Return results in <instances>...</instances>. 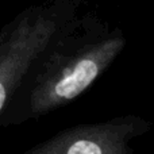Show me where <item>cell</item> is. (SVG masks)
Wrapping results in <instances>:
<instances>
[{
    "label": "cell",
    "instance_id": "7a4b0ae2",
    "mask_svg": "<svg viewBox=\"0 0 154 154\" xmlns=\"http://www.w3.org/2000/svg\"><path fill=\"white\" fill-rule=\"evenodd\" d=\"M81 0H51L19 11L0 29V122L29 70L81 12Z\"/></svg>",
    "mask_w": 154,
    "mask_h": 154
},
{
    "label": "cell",
    "instance_id": "6da1fadb",
    "mask_svg": "<svg viewBox=\"0 0 154 154\" xmlns=\"http://www.w3.org/2000/svg\"><path fill=\"white\" fill-rule=\"evenodd\" d=\"M127 45L123 30L93 12L79 15L54 38L29 70L0 122V128L37 120L76 100Z\"/></svg>",
    "mask_w": 154,
    "mask_h": 154
},
{
    "label": "cell",
    "instance_id": "3957f363",
    "mask_svg": "<svg viewBox=\"0 0 154 154\" xmlns=\"http://www.w3.org/2000/svg\"><path fill=\"white\" fill-rule=\"evenodd\" d=\"M150 130L146 118L122 115L65 128L20 154H134V142Z\"/></svg>",
    "mask_w": 154,
    "mask_h": 154
}]
</instances>
